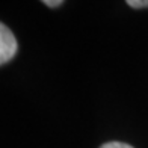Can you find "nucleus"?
<instances>
[{
	"label": "nucleus",
	"instance_id": "1",
	"mask_svg": "<svg viewBox=\"0 0 148 148\" xmlns=\"http://www.w3.org/2000/svg\"><path fill=\"white\" fill-rule=\"evenodd\" d=\"M17 49L18 45L14 33L9 30L8 26L0 23V65L9 62L15 56Z\"/></svg>",
	"mask_w": 148,
	"mask_h": 148
},
{
	"label": "nucleus",
	"instance_id": "2",
	"mask_svg": "<svg viewBox=\"0 0 148 148\" xmlns=\"http://www.w3.org/2000/svg\"><path fill=\"white\" fill-rule=\"evenodd\" d=\"M100 148H133V147L129 144H124V142H107Z\"/></svg>",
	"mask_w": 148,
	"mask_h": 148
},
{
	"label": "nucleus",
	"instance_id": "3",
	"mask_svg": "<svg viewBox=\"0 0 148 148\" xmlns=\"http://www.w3.org/2000/svg\"><path fill=\"white\" fill-rule=\"evenodd\" d=\"M127 5L132 8H147L148 6V0H129Z\"/></svg>",
	"mask_w": 148,
	"mask_h": 148
},
{
	"label": "nucleus",
	"instance_id": "4",
	"mask_svg": "<svg viewBox=\"0 0 148 148\" xmlns=\"http://www.w3.org/2000/svg\"><path fill=\"white\" fill-rule=\"evenodd\" d=\"M44 5L50 6V8H55V6L62 5V0H56V2H50V0H45V2H44Z\"/></svg>",
	"mask_w": 148,
	"mask_h": 148
}]
</instances>
